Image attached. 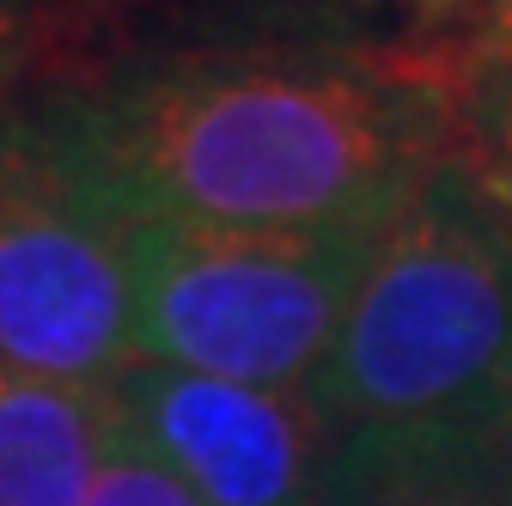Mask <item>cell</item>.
Listing matches in <instances>:
<instances>
[{
  "label": "cell",
  "instance_id": "obj_12",
  "mask_svg": "<svg viewBox=\"0 0 512 506\" xmlns=\"http://www.w3.org/2000/svg\"><path fill=\"white\" fill-rule=\"evenodd\" d=\"M86 506H202V500L189 488H177L153 458L122 446V439L104 427V458H98V482H92Z\"/></svg>",
  "mask_w": 512,
  "mask_h": 506
},
{
  "label": "cell",
  "instance_id": "obj_2",
  "mask_svg": "<svg viewBox=\"0 0 512 506\" xmlns=\"http://www.w3.org/2000/svg\"><path fill=\"white\" fill-rule=\"evenodd\" d=\"M311 397L348 476H512V238L439 165L372 232Z\"/></svg>",
  "mask_w": 512,
  "mask_h": 506
},
{
  "label": "cell",
  "instance_id": "obj_6",
  "mask_svg": "<svg viewBox=\"0 0 512 506\" xmlns=\"http://www.w3.org/2000/svg\"><path fill=\"white\" fill-rule=\"evenodd\" d=\"M98 458V391L0 372V506H86Z\"/></svg>",
  "mask_w": 512,
  "mask_h": 506
},
{
  "label": "cell",
  "instance_id": "obj_10",
  "mask_svg": "<svg viewBox=\"0 0 512 506\" xmlns=\"http://www.w3.org/2000/svg\"><path fill=\"white\" fill-rule=\"evenodd\" d=\"M7 13H13L19 61L43 55L49 80H68L86 68V43L110 13V0H7Z\"/></svg>",
  "mask_w": 512,
  "mask_h": 506
},
{
  "label": "cell",
  "instance_id": "obj_5",
  "mask_svg": "<svg viewBox=\"0 0 512 506\" xmlns=\"http://www.w3.org/2000/svg\"><path fill=\"white\" fill-rule=\"evenodd\" d=\"M104 427L202 506H336L342 439L311 391H263L128 360L98 391Z\"/></svg>",
  "mask_w": 512,
  "mask_h": 506
},
{
  "label": "cell",
  "instance_id": "obj_8",
  "mask_svg": "<svg viewBox=\"0 0 512 506\" xmlns=\"http://www.w3.org/2000/svg\"><path fill=\"white\" fill-rule=\"evenodd\" d=\"M189 43H263V49H372L378 0H165Z\"/></svg>",
  "mask_w": 512,
  "mask_h": 506
},
{
  "label": "cell",
  "instance_id": "obj_13",
  "mask_svg": "<svg viewBox=\"0 0 512 506\" xmlns=\"http://www.w3.org/2000/svg\"><path fill=\"white\" fill-rule=\"evenodd\" d=\"M19 74H25V61H19V37H13V13H7V0H0V104L13 98V86H19Z\"/></svg>",
  "mask_w": 512,
  "mask_h": 506
},
{
  "label": "cell",
  "instance_id": "obj_7",
  "mask_svg": "<svg viewBox=\"0 0 512 506\" xmlns=\"http://www.w3.org/2000/svg\"><path fill=\"white\" fill-rule=\"evenodd\" d=\"M384 55L439 80L458 104L512 74V0H378Z\"/></svg>",
  "mask_w": 512,
  "mask_h": 506
},
{
  "label": "cell",
  "instance_id": "obj_11",
  "mask_svg": "<svg viewBox=\"0 0 512 506\" xmlns=\"http://www.w3.org/2000/svg\"><path fill=\"white\" fill-rule=\"evenodd\" d=\"M336 506H506L494 482L470 476H348Z\"/></svg>",
  "mask_w": 512,
  "mask_h": 506
},
{
  "label": "cell",
  "instance_id": "obj_4",
  "mask_svg": "<svg viewBox=\"0 0 512 506\" xmlns=\"http://www.w3.org/2000/svg\"><path fill=\"white\" fill-rule=\"evenodd\" d=\"M135 360V226L0 104V372L104 391Z\"/></svg>",
  "mask_w": 512,
  "mask_h": 506
},
{
  "label": "cell",
  "instance_id": "obj_14",
  "mask_svg": "<svg viewBox=\"0 0 512 506\" xmlns=\"http://www.w3.org/2000/svg\"><path fill=\"white\" fill-rule=\"evenodd\" d=\"M500 500H506V506H512V476H506V482H500Z\"/></svg>",
  "mask_w": 512,
  "mask_h": 506
},
{
  "label": "cell",
  "instance_id": "obj_1",
  "mask_svg": "<svg viewBox=\"0 0 512 506\" xmlns=\"http://www.w3.org/2000/svg\"><path fill=\"white\" fill-rule=\"evenodd\" d=\"M19 104L128 226L220 232H372L464 129V104L378 43L98 55Z\"/></svg>",
  "mask_w": 512,
  "mask_h": 506
},
{
  "label": "cell",
  "instance_id": "obj_9",
  "mask_svg": "<svg viewBox=\"0 0 512 506\" xmlns=\"http://www.w3.org/2000/svg\"><path fill=\"white\" fill-rule=\"evenodd\" d=\"M458 171L488 202V214L512 238V74L488 80L464 98V129H458Z\"/></svg>",
  "mask_w": 512,
  "mask_h": 506
},
{
  "label": "cell",
  "instance_id": "obj_3",
  "mask_svg": "<svg viewBox=\"0 0 512 506\" xmlns=\"http://www.w3.org/2000/svg\"><path fill=\"white\" fill-rule=\"evenodd\" d=\"M372 232H220L141 220L135 360L263 391H311L348 318Z\"/></svg>",
  "mask_w": 512,
  "mask_h": 506
}]
</instances>
